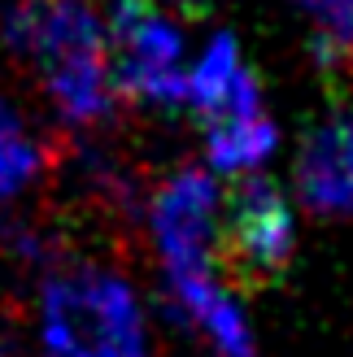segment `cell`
Masks as SVG:
<instances>
[{"mask_svg":"<svg viewBox=\"0 0 353 357\" xmlns=\"http://www.w3.org/2000/svg\"><path fill=\"white\" fill-rule=\"evenodd\" d=\"M275 144H279V131H275V122L266 114L205 127L209 166L223 170V174H249V170H257L275 153Z\"/></svg>","mask_w":353,"mask_h":357,"instance_id":"8","label":"cell"},{"mask_svg":"<svg viewBox=\"0 0 353 357\" xmlns=\"http://www.w3.org/2000/svg\"><path fill=\"white\" fill-rule=\"evenodd\" d=\"M110 87L131 100L188 105L183 40L149 0H114L105 26Z\"/></svg>","mask_w":353,"mask_h":357,"instance_id":"4","label":"cell"},{"mask_svg":"<svg viewBox=\"0 0 353 357\" xmlns=\"http://www.w3.org/2000/svg\"><path fill=\"white\" fill-rule=\"evenodd\" d=\"M296 192L319 213H353V118H331L306 135Z\"/></svg>","mask_w":353,"mask_h":357,"instance_id":"6","label":"cell"},{"mask_svg":"<svg viewBox=\"0 0 353 357\" xmlns=\"http://www.w3.org/2000/svg\"><path fill=\"white\" fill-rule=\"evenodd\" d=\"M240 48L232 35H214L209 40V48L201 52V61L192 66V75H188V105L197 109L201 118H209L223 105V96L232 92V83L240 75Z\"/></svg>","mask_w":353,"mask_h":357,"instance_id":"9","label":"cell"},{"mask_svg":"<svg viewBox=\"0 0 353 357\" xmlns=\"http://www.w3.org/2000/svg\"><path fill=\"white\" fill-rule=\"evenodd\" d=\"M292 248H296V231H292L288 196L271 178L240 174L218 209L214 261H223V271L240 288H271L275 279H284Z\"/></svg>","mask_w":353,"mask_h":357,"instance_id":"3","label":"cell"},{"mask_svg":"<svg viewBox=\"0 0 353 357\" xmlns=\"http://www.w3.org/2000/svg\"><path fill=\"white\" fill-rule=\"evenodd\" d=\"M5 40L40 66L52 100L70 122H96L110 114L114 87L105 26L87 0H17L5 9Z\"/></svg>","mask_w":353,"mask_h":357,"instance_id":"1","label":"cell"},{"mask_svg":"<svg viewBox=\"0 0 353 357\" xmlns=\"http://www.w3.org/2000/svg\"><path fill=\"white\" fill-rule=\"evenodd\" d=\"M174 5H183V9H201L205 0H174Z\"/></svg>","mask_w":353,"mask_h":357,"instance_id":"12","label":"cell"},{"mask_svg":"<svg viewBox=\"0 0 353 357\" xmlns=\"http://www.w3.org/2000/svg\"><path fill=\"white\" fill-rule=\"evenodd\" d=\"M319 26V52L327 61L353 57V0H296Z\"/></svg>","mask_w":353,"mask_h":357,"instance_id":"11","label":"cell"},{"mask_svg":"<svg viewBox=\"0 0 353 357\" xmlns=\"http://www.w3.org/2000/svg\"><path fill=\"white\" fill-rule=\"evenodd\" d=\"M48 357H149L131 288L110 271L79 266L44 283Z\"/></svg>","mask_w":353,"mask_h":357,"instance_id":"2","label":"cell"},{"mask_svg":"<svg viewBox=\"0 0 353 357\" xmlns=\"http://www.w3.org/2000/svg\"><path fill=\"white\" fill-rule=\"evenodd\" d=\"M170 292L192 314V323L214 340L223 357H253L249 323H244L240 305L218 288L209 271H170Z\"/></svg>","mask_w":353,"mask_h":357,"instance_id":"7","label":"cell"},{"mask_svg":"<svg viewBox=\"0 0 353 357\" xmlns=\"http://www.w3.org/2000/svg\"><path fill=\"white\" fill-rule=\"evenodd\" d=\"M44 166L40 144L27 135L22 118H17L5 100H0V196H17Z\"/></svg>","mask_w":353,"mask_h":357,"instance_id":"10","label":"cell"},{"mask_svg":"<svg viewBox=\"0 0 353 357\" xmlns=\"http://www.w3.org/2000/svg\"><path fill=\"white\" fill-rule=\"evenodd\" d=\"M223 192L209 170H179L153 196V231L170 271H214Z\"/></svg>","mask_w":353,"mask_h":357,"instance_id":"5","label":"cell"}]
</instances>
